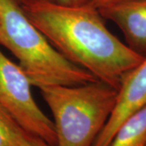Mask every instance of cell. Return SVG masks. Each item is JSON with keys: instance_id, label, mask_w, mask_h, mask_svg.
<instances>
[{"instance_id": "8992f818", "label": "cell", "mask_w": 146, "mask_h": 146, "mask_svg": "<svg viewBox=\"0 0 146 146\" xmlns=\"http://www.w3.org/2000/svg\"><path fill=\"white\" fill-rule=\"evenodd\" d=\"M98 11L104 19L119 28L127 46L146 57V0H126Z\"/></svg>"}, {"instance_id": "9c48e42d", "label": "cell", "mask_w": 146, "mask_h": 146, "mask_svg": "<svg viewBox=\"0 0 146 146\" xmlns=\"http://www.w3.org/2000/svg\"><path fill=\"white\" fill-rule=\"evenodd\" d=\"M17 124L13 118L0 106V146H8Z\"/></svg>"}, {"instance_id": "30bf717a", "label": "cell", "mask_w": 146, "mask_h": 146, "mask_svg": "<svg viewBox=\"0 0 146 146\" xmlns=\"http://www.w3.org/2000/svg\"><path fill=\"white\" fill-rule=\"evenodd\" d=\"M58 4L69 7H79L90 4L92 0H52Z\"/></svg>"}, {"instance_id": "8fae6325", "label": "cell", "mask_w": 146, "mask_h": 146, "mask_svg": "<svg viewBox=\"0 0 146 146\" xmlns=\"http://www.w3.org/2000/svg\"><path fill=\"white\" fill-rule=\"evenodd\" d=\"M123 1H126V0H92L89 5L94 7L97 9H99L105 6L114 4V3L123 2Z\"/></svg>"}, {"instance_id": "7a4b0ae2", "label": "cell", "mask_w": 146, "mask_h": 146, "mask_svg": "<svg viewBox=\"0 0 146 146\" xmlns=\"http://www.w3.org/2000/svg\"><path fill=\"white\" fill-rule=\"evenodd\" d=\"M0 45L19 60L33 86L77 85L97 79L70 62L27 16L17 0H0Z\"/></svg>"}, {"instance_id": "7c38bea8", "label": "cell", "mask_w": 146, "mask_h": 146, "mask_svg": "<svg viewBox=\"0 0 146 146\" xmlns=\"http://www.w3.org/2000/svg\"><path fill=\"white\" fill-rule=\"evenodd\" d=\"M20 3H28V2H31V1H34V0H17Z\"/></svg>"}, {"instance_id": "3957f363", "label": "cell", "mask_w": 146, "mask_h": 146, "mask_svg": "<svg viewBox=\"0 0 146 146\" xmlns=\"http://www.w3.org/2000/svg\"><path fill=\"white\" fill-rule=\"evenodd\" d=\"M39 89L52 113L57 146H93L109 119L118 94L99 80Z\"/></svg>"}, {"instance_id": "6da1fadb", "label": "cell", "mask_w": 146, "mask_h": 146, "mask_svg": "<svg viewBox=\"0 0 146 146\" xmlns=\"http://www.w3.org/2000/svg\"><path fill=\"white\" fill-rule=\"evenodd\" d=\"M21 6L58 52L117 90L123 76L145 58L110 31L98 9L89 4L69 7L34 0Z\"/></svg>"}, {"instance_id": "52a82bcc", "label": "cell", "mask_w": 146, "mask_h": 146, "mask_svg": "<svg viewBox=\"0 0 146 146\" xmlns=\"http://www.w3.org/2000/svg\"><path fill=\"white\" fill-rule=\"evenodd\" d=\"M109 146H146V106L122 123Z\"/></svg>"}, {"instance_id": "ba28073f", "label": "cell", "mask_w": 146, "mask_h": 146, "mask_svg": "<svg viewBox=\"0 0 146 146\" xmlns=\"http://www.w3.org/2000/svg\"><path fill=\"white\" fill-rule=\"evenodd\" d=\"M8 146H50L39 136L33 135L16 124Z\"/></svg>"}, {"instance_id": "277c9868", "label": "cell", "mask_w": 146, "mask_h": 146, "mask_svg": "<svg viewBox=\"0 0 146 146\" xmlns=\"http://www.w3.org/2000/svg\"><path fill=\"white\" fill-rule=\"evenodd\" d=\"M32 84L19 64L0 49V106L23 129L57 146L54 124L43 113L32 94Z\"/></svg>"}, {"instance_id": "5b68a950", "label": "cell", "mask_w": 146, "mask_h": 146, "mask_svg": "<svg viewBox=\"0 0 146 146\" xmlns=\"http://www.w3.org/2000/svg\"><path fill=\"white\" fill-rule=\"evenodd\" d=\"M117 91L115 107L93 146H109L122 123L146 106V57L123 76Z\"/></svg>"}]
</instances>
